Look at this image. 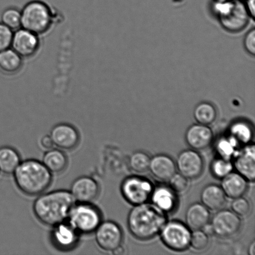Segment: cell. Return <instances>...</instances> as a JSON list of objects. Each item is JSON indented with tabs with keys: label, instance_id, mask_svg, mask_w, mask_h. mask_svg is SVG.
<instances>
[{
	"label": "cell",
	"instance_id": "11",
	"mask_svg": "<svg viewBox=\"0 0 255 255\" xmlns=\"http://www.w3.org/2000/svg\"><path fill=\"white\" fill-rule=\"evenodd\" d=\"M176 168L187 179L199 177L203 172L204 160L196 150L186 149L180 152L177 157Z\"/></svg>",
	"mask_w": 255,
	"mask_h": 255
},
{
	"label": "cell",
	"instance_id": "33",
	"mask_svg": "<svg viewBox=\"0 0 255 255\" xmlns=\"http://www.w3.org/2000/svg\"><path fill=\"white\" fill-rule=\"evenodd\" d=\"M234 199L231 204L232 211L239 216H248L251 211V204L248 200L242 196Z\"/></svg>",
	"mask_w": 255,
	"mask_h": 255
},
{
	"label": "cell",
	"instance_id": "4",
	"mask_svg": "<svg viewBox=\"0 0 255 255\" xmlns=\"http://www.w3.org/2000/svg\"><path fill=\"white\" fill-rule=\"evenodd\" d=\"M21 11V27L37 35L49 31L53 24L51 7L40 0H32L24 5Z\"/></svg>",
	"mask_w": 255,
	"mask_h": 255
},
{
	"label": "cell",
	"instance_id": "6",
	"mask_svg": "<svg viewBox=\"0 0 255 255\" xmlns=\"http://www.w3.org/2000/svg\"><path fill=\"white\" fill-rule=\"evenodd\" d=\"M160 233L163 243L172 251H184L190 246L191 232L189 227L181 222H167Z\"/></svg>",
	"mask_w": 255,
	"mask_h": 255
},
{
	"label": "cell",
	"instance_id": "35",
	"mask_svg": "<svg viewBox=\"0 0 255 255\" xmlns=\"http://www.w3.org/2000/svg\"><path fill=\"white\" fill-rule=\"evenodd\" d=\"M169 181L170 188L178 193H182V192L186 191L188 187L187 179L180 173L175 174Z\"/></svg>",
	"mask_w": 255,
	"mask_h": 255
},
{
	"label": "cell",
	"instance_id": "7",
	"mask_svg": "<svg viewBox=\"0 0 255 255\" xmlns=\"http://www.w3.org/2000/svg\"><path fill=\"white\" fill-rule=\"evenodd\" d=\"M153 190V186L149 180L136 176L127 177L121 186L124 198L134 206L146 203L151 198Z\"/></svg>",
	"mask_w": 255,
	"mask_h": 255
},
{
	"label": "cell",
	"instance_id": "23",
	"mask_svg": "<svg viewBox=\"0 0 255 255\" xmlns=\"http://www.w3.org/2000/svg\"><path fill=\"white\" fill-rule=\"evenodd\" d=\"M42 162L51 173L59 174L66 170L68 160L63 151L52 148L44 154Z\"/></svg>",
	"mask_w": 255,
	"mask_h": 255
},
{
	"label": "cell",
	"instance_id": "10",
	"mask_svg": "<svg viewBox=\"0 0 255 255\" xmlns=\"http://www.w3.org/2000/svg\"><path fill=\"white\" fill-rule=\"evenodd\" d=\"M241 225L239 216L230 210H221L211 220L212 232L221 237H229L236 234Z\"/></svg>",
	"mask_w": 255,
	"mask_h": 255
},
{
	"label": "cell",
	"instance_id": "21",
	"mask_svg": "<svg viewBox=\"0 0 255 255\" xmlns=\"http://www.w3.org/2000/svg\"><path fill=\"white\" fill-rule=\"evenodd\" d=\"M202 204L211 211H219L226 203V196L221 186L210 184L204 187L201 192Z\"/></svg>",
	"mask_w": 255,
	"mask_h": 255
},
{
	"label": "cell",
	"instance_id": "27",
	"mask_svg": "<svg viewBox=\"0 0 255 255\" xmlns=\"http://www.w3.org/2000/svg\"><path fill=\"white\" fill-rule=\"evenodd\" d=\"M239 143L231 136L222 137L217 142V152L222 158L231 160L232 157H235L238 153L237 148Z\"/></svg>",
	"mask_w": 255,
	"mask_h": 255
},
{
	"label": "cell",
	"instance_id": "5",
	"mask_svg": "<svg viewBox=\"0 0 255 255\" xmlns=\"http://www.w3.org/2000/svg\"><path fill=\"white\" fill-rule=\"evenodd\" d=\"M99 209L91 203L75 204L69 215V224L82 234L93 233L102 222Z\"/></svg>",
	"mask_w": 255,
	"mask_h": 255
},
{
	"label": "cell",
	"instance_id": "22",
	"mask_svg": "<svg viewBox=\"0 0 255 255\" xmlns=\"http://www.w3.org/2000/svg\"><path fill=\"white\" fill-rule=\"evenodd\" d=\"M173 190L169 187L160 186L153 190L151 198L152 204L162 211L170 212L176 208L177 199Z\"/></svg>",
	"mask_w": 255,
	"mask_h": 255
},
{
	"label": "cell",
	"instance_id": "8",
	"mask_svg": "<svg viewBox=\"0 0 255 255\" xmlns=\"http://www.w3.org/2000/svg\"><path fill=\"white\" fill-rule=\"evenodd\" d=\"M41 47L39 35L26 29L19 28L14 31L11 48L22 59L33 57Z\"/></svg>",
	"mask_w": 255,
	"mask_h": 255
},
{
	"label": "cell",
	"instance_id": "39",
	"mask_svg": "<svg viewBox=\"0 0 255 255\" xmlns=\"http://www.w3.org/2000/svg\"><path fill=\"white\" fill-rule=\"evenodd\" d=\"M113 253L118 255H123L125 254V249L121 246H119L113 251Z\"/></svg>",
	"mask_w": 255,
	"mask_h": 255
},
{
	"label": "cell",
	"instance_id": "34",
	"mask_svg": "<svg viewBox=\"0 0 255 255\" xmlns=\"http://www.w3.org/2000/svg\"><path fill=\"white\" fill-rule=\"evenodd\" d=\"M13 32L6 25L0 22V52L11 47Z\"/></svg>",
	"mask_w": 255,
	"mask_h": 255
},
{
	"label": "cell",
	"instance_id": "40",
	"mask_svg": "<svg viewBox=\"0 0 255 255\" xmlns=\"http://www.w3.org/2000/svg\"><path fill=\"white\" fill-rule=\"evenodd\" d=\"M249 254L251 255H255V242H252V243L251 244V246L249 247Z\"/></svg>",
	"mask_w": 255,
	"mask_h": 255
},
{
	"label": "cell",
	"instance_id": "28",
	"mask_svg": "<svg viewBox=\"0 0 255 255\" xmlns=\"http://www.w3.org/2000/svg\"><path fill=\"white\" fill-rule=\"evenodd\" d=\"M194 118L199 124L209 126L216 121L217 112L211 104L202 103L195 109Z\"/></svg>",
	"mask_w": 255,
	"mask_h": 255
},
{
	"label": "cell",
	"instance_id": "17",
	"mask_svg": "<svg viewBox=\"0 0 255 255\" xmlns=\"http://www.w3.org/2000/svg\"><path fill=\"white\" fill-rule=\"evenodd\" d=\"M234 166L239 174L247 181L254 182L255 178V146L247 145L244 149L235 156Z\"/></svg>",
	"mask_w": 255,
	"mask_h": 255
},
{
	"label": "cell",
	"instance_id": "37",
	"mask_svg": "<svg viewBox=\"0 0 255 255\" xmlns=\"http://www.w3.org/2000/svg\"><path fill=\"white\" fill-rule=\"evenodd\" d=\"M41 144L42 147L46 149H51L53 147L54 142L52 141L51 136L46 135L42 137Z\"/></svg>",
	"mask_w": 255,
	"mask_h": 255
},
{
	"label": "cell",
	"instance_id": "1",
	"mask_svg": "<svg viewBox=\"0 0 255 255\" xmlns=\"http://www.w3.org/2000/svg\"><path fill=\"white\" fill-rule=\"evenodd\" d=\"M76 204L71 192L58 190L40 194L33 204V212L42 224L54 227L68 219L70 212Z\"/></svg>",
	"mask_w": 255,
	"mask_h": 255
},
{
	"label": "cell",
	"instance_id": "38",
	"mask_svg": "<svg viewBox=\"0 0 255 255\" xmlns=\"http://www.w3.org/2000/svg\"><path fill=\"white\" fill-rule=\"evenodd\" d=\"M249 11L251 12L252 16H255V0H248L247 2Z\"/></svg>",
	"mask_w": 255,
	"mask_h": 255
},
{
	"label": "cell",
	"instance_id": "26",
	"mask_svg": "<svg viewBox=\"0 0 255 255\" xmlns=\"http://www.w3.org/2000/svg\"><path fill=\"white\" fill-rule=\"evenodd\" d=\"M230 136L236 140L239 144H249L253 138V130L245 122H237L230 128Z\"/></svg>",
	"mask_w": 255,
	"mask_h": 255
},
{
	"label": "cell",
	"instance_id": "24",
	"mask_svg": "<svg viewBox=\"0 0 255 255\" xmlns=\"http://www.w3.org/2000/svg\"><path fill=\"white\" fill-rule=\"evenodd\" d=\"M22 59L11 47L0 52V71L7 75L17 74L22 68Z\"/></svg>",
	"mask_w": 255,
	"mask_h": 255
},
{
	"label": "cell",
	"instance_id": "16",
	"mask_svg": "<svg viewBox=\"0 0 255 255\" xmlns=\"http://www.w3.org/2000/svg\"><path fill=\"white\" fill-rule=\"evenodd\" d=\"M185 139L189 146L194 150H203L212 144L214 139L211 128L204 125H193L187 129Z\"/></svg>",
	"mask_w": 255,
	"mask_h": 255
},
{
	"label": "cell",
	"instance_id": "19",
	"mask_svg": "<svg viewBox=\"0 0 255 255\" xmlns=\"http://www.w3.org/2000/svg\"><path fill=\"white\" fill-rule=\"evenodd\" d=\"M221 187L226 196L236 199L246 194L248 181L239 172H231L222 178Z\"/></svg>",
	"mask_w": 255,
	"mask_h": 255
},
{
	"label": "cell",
	"instance_id": "9",
	"mask_svg": "<svg viewBox=\"0 0 255 255\" xmlns=\"http://www.w3.org/2000/svg\"><path fill=\"white\" fill-rule=\"evenodd\" d=\"M94 232L97 245L104 251H114L123 241L122 229L114 222H102Z\"/></svg>",
	"mask_w": 255,
	"mask_h": 255
},
{
	"label": "cell",
	"instance_id": "20",
	"mask_svg": "<svg viewBox=\"0 0 255 255\" xmlns=\"http://www.w3.org/2000/svg\"><path fill=\"white\" fill-rule=\"evenodd\" d=\"M210 218L211 214L209 209L201 203L191 205L187 209L185 216L186 226L193 231L204 228L209 224Z\"/></svg>",
	"mask_w": 255,
	"mask_h": 255
},
{
	"label": "cell",
	"instance_id": "29",
	"mask_svg": "<svg viewBox=\"0 0 255 255\" xmlns=\"http://www.w3.org/2000/svg\"><path fill=\"white\" fill-rule=\"evenodd\" d=\"M1 20L12 31H16L21 27V10L14 6L7 7L2 12Z\"/></svg>",
	"mask_w": 255,
	"mask_h": 255
},
{
	"label": "cell",
	"instance_id": "32",
	"mask_svg": "<svg viewBox=\"0 0 255 255\" xmlns=\"http://www.w3.org/2000/svg\"><path fill=\"white\" fill-rule=\"evenodd\" d=\"M209 244V239L206 232L201 229L196 230L191 233L190 246L197 251H204Z\"/></svg>",
	"mask_w": 255,
	"mask_h": 255
},
{
	"label": "cell",
	"instance_id": "31",
	"mask_svg": "<svg viewBox=\"0 0 255 255\" xmlns=\"http://www.w3.org/2000/svg\"><path fill=\"white\" fill-rule=\"evenodd\" d=\"M233 168V164L231 161L222 158V157L215 159L211 165L212 174L219 179L224 178L227 175L231 173Z\"/></svg>",
	"mask_w": 255,
	"mask_h": 255
},
{
	"label": "cell",
	"instance_id": "3",
	"mask_svg": "<svg viewBox=\"0 0 255 255\" xmlns=\"http://www.w3.org/2000/svg\"><path fill=\"white\" fill-rule=\"evenodd\" d=\"M13 174L17 187L29 196L43 193L52 182L51 172L37 160L27 159L20 162Z\"/></svg>",
	"mask_w": 255,
	"mask_h": 255
},
{
	"label": "cell",
	"instance_id": "12",
	"mask_svg": "<svg viewBox=\"0 0 255 255\" xmlns=\"http://www.w3.org/2000/svg\"><path fill=\"white\" fill-rule=\"evenodd\" d=\"M70 192L78 203H92L99 196L100 187L94 179L82 176L75 180Z\"/></svg>",
	"mask_w": 255,
	"mask_h": 255
},
{
	"label": "cell",
	"instance_id": "15",
	"mask_svg": "<svg viewBox=\"0 0 255 255\" xmlns=\"http://www.w3.org/2000/svg\"><path fill=\"white\" fill-rule=\"evenodd\" d=\"M54 227L51 239L57 249L66 251L76 247L79 242V234L71 225L63 222Z\"/></svg>",
	"mask_w": 255,
	"mask_h": 255
},
{
	"label": "cell",
	"instance_id": "30",
	"mask_svg": "<svg viewBox=\"0 0 255 255\" xmlns=\"http://www.w3.org/2000/svg\"><path fill=\"white\" fill-rule=\"evenodd\" d=\"M151 157L146 152L136 151L129 158V166L137 173H144L149 169Z\"/></svg>",
	"mask_w": 255,
	"mask_h": 255
},
{
	"label": "cell",
	"instance_id": "14",
	"mask_svg": "<svg viewBox=\"0 0 255 255\" xmlns=\"http://www.w3.org/2000/svg\"><path fill=\"white\" fill-rule=\"evenodd\" d=\"M248 12L241 3L236 2L228 6L221 14V22L229 31H240L246 27L249 20Z\"/></svg>",
	"mask_w": 255,
	"mask_h": 255
},
{
	"label": "cell",
	"instance_id": "25",
	"mask_svg": "<svg viewBox=\"0 0 255 255\" xmlns=\"http://www.w3.org/2000/svg\"><path fill=\"white\" fill-rule=\"evenodd\" d=\"M21 162L16 150L9 146L0 147V171L2 173L13 174Z\"/></svg>",
	"mask_w": 255,
	"mask_h": 255
},
{
	"label": "cell",
	"instance_id": "36",
	"mask_svg": "<svg viewBox=\"0 0 255 255\" xmlns=\"http://www.w3.org/2000/svg\"><path fill=\"white\" fill-rule=\"evenodd\" d=\"M245 47L247 51L250 54H255V30L253 29L252 31L247 34L246 39H245Z\"/></svg>",
	"mask_w": 255,
	"mask_h": 255
},
{
	"label": "cell",
	"instance_id": "18",
	"mask_svg": "<svg viewBox=\"0 0 255 255\" xmlns=\"http://www.w3.org/2000/svg\"><path fill=\"white\" fill-rule=\"evenodd\" d=\"M149 169L157 179L161 181H169L176 174V162L167 155H156L151 158Z\"/></svg>",
	"mask_w": 255,
	"mask_h": 255
},
{
	"label": "cell",
	"instance_id": "2",
	"mask_svg": "<svg viewBox=\"0 0 255 255\" xmlns=\"http://www.w3.org/2000/svg\"><path fill=\"white\" fill-rule=\"evenodd\" d=\"M128 227L132 236L141 241L153 238L166 223L165 212L153 204L136 205L128 216Z\"/></svg>",
	"mask_w": 255,
	"mask_h": 255
},
{
	"label": "cell",
	"instance_id": "13",
	"mask_svg": "<svg viewBox=\"0 0 255 255\" xmlns=\"http://www.w3.org/2000/svg\"><path fill=\"white\" fill-rule=\"evenodd\" d=\"M54 144L63 150H72L77 146L80 135L76 128L67 124H60L52 128L50 133Z\"/></svg>",
	"mask_w": 255,
	"mask_h": 255
}]
</instances>
